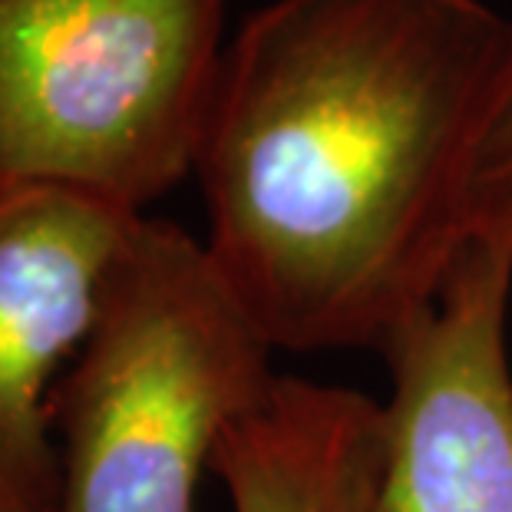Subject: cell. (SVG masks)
Here are the masks:
<instances>
[{
	"label": "cell",
	"mask_w": 512,
	"mask_h": 512,
	"mask_svg": "<svg viewBox=\"0 0 512 512\" xmlns=\"http://www.w3.org/2000/svg\"><path fill=\"white\" fill-rule=\"evenodd\" d=\"M512 238L470 232L387 354L374 512H512Z\"/></svg>",
	"instance_id": "4"
},
{
	"label": "cell",
	"mask_w": 512,
	"mask_h": 512,
	"mask_svg": "<svg viewBox=\"0 0 512 512\" xmlns=\"http://www.w3.org/2000/svg\"><path fill=\"white\" fill-rule=\"evenodd\" d=\"M512 238V30L476 129L466 185V235Z\"/></svg>",
	"instance_id": "7"
},
{
	"label": "cell",
	"mask_w": 512,
	"mask_h": 512,
	"mask_svg": "<svg viewBox=\"0 0 512 512\" xmlns=\"http://www.w3.org/2000/svg\"><path fill=\"white\" fill-rule=\"evenodd\" d=\"M225 0H0V192L143 212L195 169Z\"/></svg>",
	"instance_id": "3"
},
{
	"label": "cell",
	"mask_w": 512,
	"mask_h": 512,
	"mask_svg": "<svg viewBox=\"0 0 512 512\" xmlns=\"http://www.w3.org/2000/svg\"><path fill=\"white\" fill-rule=\"evenodd\" d=\"M384 407L347 387L275 377L225 433L212 473L235 512H374Z\"/></svg>",
	"instance_id": "6"
},
{
	"label": "cell",
	"mask_w": 512,
	"mask_h": 512,
	"mask_svg": "<svg viewBox=\"0 0 512 512\" xmlns=\"http://www.w3.org/2000/svg\"><path fill=\"white\" fill-rule=\"evenodd\" d=\"M509 30L483 0H271L225 47L192 172L275 347H384L440 285Z\"/></svg>",
	"instance_id": "1"
},
{
	"label": "cell",
	"mask_w": 512,
	"mask_h": 512,
	"mask_svg": "<svg viewBox=\"0 0 512 512\" xmlns=\"http://www.w3.org/2000/svg\"><path fill=\"white\" fill-rule=\"evenodd\" d=\"M143 212L60 189L0 192V512H57L50 380L80 351Z\"/></svg>",
	"instance_id": "5"
},
{
	"label": "cell",
	"mask_w": 512,
	"mask_h": 512,
	"mask_svg": "<svg viewBox=\"0 0 512 512\" xmlns=\"http://www.w3.org/2000/svg\"><path fill=\"white\" fill-rule=\"evenodd\" d=\"M271 351L209 245L139 215L50 397L57 512H202L222 437L275 384Z\"/></svg>",
	"instance_id": "2"
}]
</instances>
